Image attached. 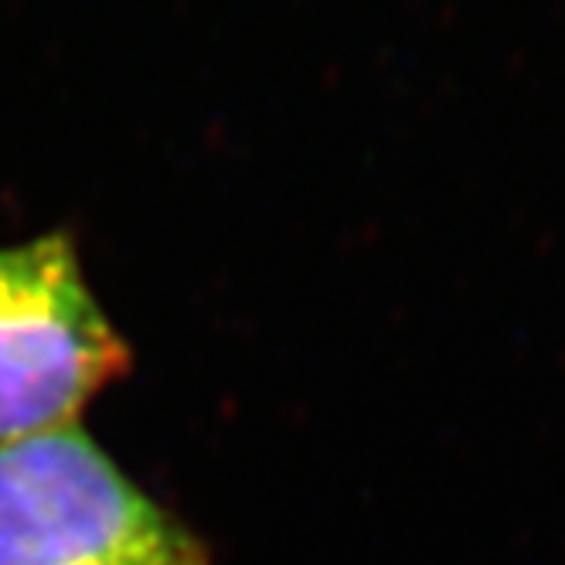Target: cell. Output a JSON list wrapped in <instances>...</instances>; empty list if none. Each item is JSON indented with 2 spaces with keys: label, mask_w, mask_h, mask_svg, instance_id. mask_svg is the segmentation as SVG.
<instances>
[{
  "label": "cell",
  "mask_w": 565,
  "mask_h": 565,
  "mask_svg": "<svg viewBox=\"0 0 565 565\" xmlns=\"http://www.w3.org/2000/svg\"><path fill=\"white\" fill-rule=\"evenodd\" d=\"M127 369L65 235L0 246V447L72 426Z\"/></svg>",
  "instance_id": "obj_2"
},
{
  "label": "cell",
  "mask_w": 565,
  "mask_h": 565,
  "mask_svg": "<svg viewBox=\"0 0 565 565\" xmlns=\"http://www.w3.org/2000/svg\"><path fill=\"white\" fill-rule=\"evenodd\" d=\"M0 565H212L89 433L52 429L0 447Z\"/></svg>",
  "instance_id": "obj_1"
}]
</instances>
